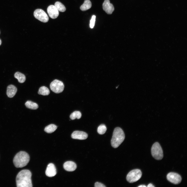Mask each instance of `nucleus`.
Instances as JSON below:
<instances>
[{"mask_svg": "<svg viewBox=\"0 0 187 187\" xmlns=\"http://www.w3.org/2000/svg\"><path fill=\"white\" fill-rule=\"evenodd\" d=\"M151 153L153 157L157 160H160L163 158V151L159 143L156 142L153 144L151 148Z\"/></svg>", "mask_w": 187, "mask_h": 187, "instance_id": "4", "label": "nucleus"}, {"mask_svg": "<svg viewBox=\"0 0 187 187\" xmlns=\"http://www.w3.org/2000/svg\"><path fill=\"white\" fill-rule=\"evenodd\" d=\"M56 174V170L55 165L52 163L48 164L45 171L46 175L49 177H52Z\"/></svg>", "mask_w": 187, "mask_h": 187, "instance_id": "12", "label": "nucleus"}, {"mask_svg": "<svg viewBox=\"0 0 187 187\" xmlns=\"http://www.w3.org/2000/svg\"><path fill=\"white\" fill-rule=\"evenodd\" d=\"M50 86L52 91L57 94L62 92L64 88V85L62 82L57 79H55L52 81Z\"/></svg>", "mask_w": 187, "mask_h": 187, "instance_id": "6", "label": "nucleus"}, {"mask_svg": "<svg viewBox=\"0 0 187 187\" xmlns=\"http://www.w3.org/2000/svg\"><path fill=\"white\" fill-rule=\"evenodd\" d=\"M31 176V173L29 170L24 169L20 171L16 177L17 187H32Z\"/></svg>", "mask_w": 187, "mask_h": 187, "instance_id": "1", "label": "nucleus"}, {"mask_svg": "<svg viewBox=\"0 0 187 187\" xmlns=\"http://www.w3.org/2000/svg\"><path fill=\"white\" fill-rule=\"evenodd\" d=\"M167 180L170 182L175 184H178L182 181L181 176L179 174L173 172L169 173L167 175Z\"/></svg>", "mask_w": 187, "mask_h": 187, "instance_id": "8", "label": "nucleus"}, {"mask_svg": "<svg viewBox=\"0 0 187 187\" xmlns=\"http://www.w3.org/2000/svg\"><path fill=\"white\" fill-rule=\"evenodd\" d=\"M142 173L139 169H134L130 171L127 174L126 179L129 183H132L138 180L141 177Z\"/></svg>", "mask_w": 187, "mask_h": 187, "instance_id": "5", "label": "nucleus"}, {"mask_svg": "<svg viewBox=\"0 0 187 187\" xmlns=\"http://www.w3.org/2000/svg\"><path fill=\"white\" fill-rule=\"evenodd\" d=\"M47 11L49 17L54 19L56 18L59 15V11L55 6L53 5H50L48 7Z\"/></svg>", "mask_w": 187, "mask_h": 187, "instance_id": "11", "label": "nucleus"}, {"mask_svg": "<svg viewBox=\"0 0 187 187\" xmlns=\"http://www.w3.org/2000/svg\"><path fill=\"white\" fill-rule=\"evenodd\" d=\"M1 43H2L1 41V39H0V45H1Z\"/></svg>", "mask_w": 187, "mask_h": 187, "instance_id": "27", "label": "nucleus"}, {"mask_svg": "<svg viewBox=\"0 0 187 187\" xmlns=\"http://www.w3.org/2000/svg\"><path fill=\"white\" fill-rule=\"evenodd\" d=\"M71 137L74 139L84 140L87 138L88 135L86 133L84 132L75 131L72 133Z\"/></svg>", "mask_w": 187, "mask_h": 187, "instance_id": "10", "label": "nucleus"}, {"mask_svg": "<svg viewBox=\"0 0 187 187\" xmlns=\"http://www.w3.org/2000/svg\"><path fill=\"white\" fill-rule=\"evenodd\" d=\"M92 4L89 0H85L83 4L80 7L81 10L84 11L90 9L91 7Z\"/></svg>", "mask_w": 187, "mask_h": 187, "instance_id": "15", "label": "nucleus"}, {"mask_svg": "<svg viewBox=\"0 0 187 187\" xmlns=\"http://www.w3.org/2000/svg\"><path fill=\"white\" fill-rule=\"evenodd\" d=\"M54 6L58 11L64 12L66 10V8L65 6L60 2L58 1L56 2Z\"/></svg>", "mask_w": 187, "mask_h": 187, "instance_id": "20", "label": "nucleus"}, {"mask_svg": "<svg viewBox=\"0 0 187 187\" xmlns=\"http://www.w3.org/2000/svg\"><path fill=\"white\" fill-rule=\"evenodd\" d=\"M34 17L39 21L46 23L49 20V17L46 12L41 9H37L36 10L34 13Z\"/></svg>", "mask_w": 187, "mask_h": 187, "instance_id": "7", "label": "nucleus"}, {"mask_svg": "<svg viewBox=\"0 0 187 187\" xmlns=\"http://www.w3.org/2000/svg\"><path fill=\"white\" fill-rule=\"evenodd\" d=\"M96 17L95 15L92 16L90 21V26L91 28H92L94 26L95 24Z\"/></svg>", "mask_w": 187, "mask_h": 187, "instance_id": "23", "label": "nucleus"}, {"mask_svg": "<svg viewBox=\"0 0 187 187\" xmlns=\"http://www.w3.org/2000/svg\"><path fill=\"white\" fill-rule=\"evenodd\" d=\"M125 138L124 133L123 130L119 127L115 128L111 140V146L114 148H117L123 142Z\"/></svg>", "mask_w": 187, "mask_h": 187, "instance_id": "3", "label": "nucleus"}, {"mask_svg": "<svg viewBox=\"0 0 187 187\" xmlns=\"http://www.w3.org/2000/svg\"><path fill=\"white\" fill-rule=\"evenodd\" d=\"M14 77L18 79L19 82L21 83H24L26 79L25 75L19 72H16L15 73Z\"/></svg>", "mask_w": 187, "mask_h": 187, "instance_id": "16", "label": "nucleus"}, {"mask_svg": "<svg viewBox=\"0 0 187 187\" xmlns=\"http://www.w3.org/2000/svg\"><path fill=\"white\" fill-rule=\"evenodd\" d=\"M29 161V154L25 152L20 151L15 155L13 162L16 167L21 168L26 165Z\"/></svg>", "mask_w": 187, "mask_h": 187, "instance_id": "2", "label": "nucleus"}, {"mask_svg": "<svg viewBox=\"0 0 187 187\" xmlns=\"http://www.w3.org/2000/svg\"><path fill=\"white\" fill-rule=\"evenodd\" d=\"M147 187H154V186L151 183L149 184L147 186Z\"/></svg>", "mask_w": 187, "mask_h": 187, "instance_id": "25", "label": "nucleus"}, {"mask_svg": "<svg viewBox=\"0 0 187 187\" xmlns=\"http://www.w3.org/2000/svg\"><path fill=\"white\" fill-rule=\"evenodd\" d=\"M104 11L108 14H111L114 10L113 4L110 3L109 0H105L102 5Z\"/></svg>", "mask_w": 187, "mask_h": 187, "instance_id": "9", "label": "nucleus"}, {"mask_svg": "<svg viewBox=\"0 0 187 187\" xmlns=\"http://www.w3.org/2000/svg\"><path fill=\"white\" fill-rule=\"evenodd\" d=\"M17 89L14 85H10L8 86L7 89L6 94L9 98L13 97L16 94L17 91Z\"/></svg>", "mask_w": 187, "mask_h": 187, "instance_id": "14", "label": "nucleus"}, {"mask_svg": "<svg viewBox=\"0 0 187 187\" xmlns=\"http://www.w3.org/2000/svg\"><path fill=\"white\" fill-rule=\"evenodd\" d=\"M25 105L27 108L31 109L36 110L38 107L37 104L30 101H27Z\"/></svg>", "mask_w": 187, "mask_h": 187, "instance_id": "17", "label": "nucleus"}, {"mask_svg": "<svg viewBox=\"0 0 187 187\" xmlns=\"http://www.w3.org/2000/svg\"><path fill=\"white\" fill-rule=\"evenodd\" d=\"M81 112L79 111H75L72 113L70 115V118L72 120H74L76 118L79 119L81 117Z\"/></svg>", "mask_w": 187, "mask_h": 187, "instance_id": "21", "label": "nucleus"}, {"mask_svg": "<svg viewBox=\"0 0 187 187\" xmlns=\"http://www.w3.org/2000/svg\"><path fill=\"white\" fill-rule=\"evenodd\" d=\"M138 187H146V186L145 185H139L138 186Z\"/></svg>", "mask_w": 187, "mask_h": 187, "instance_id": "26", "label": "nucleus"}, {"mask_svg": "<svg viewBox=\"0 0 187 187\" xmlns=\"http://www.w3.org/2000/svg\"><path fill=\"white\" fill-rule=\"evenodd\" d=\"M95 187H105L106 186L103 184L98 182H96L95 184Z\"/></svg>", "mask_w": 187, "mask_h": 187, "instance_id": "24", "label": "nucleus"}, {"mask_svg": "<svg viewBox=\"0 0 187 187\" xmlns=\"http://www.w3.org/2000/svg\"></svg>", "mask_w": 187, "mask_h": 187, "instance_id": "28", "label": "nucleus"}, {"mask_svg": "<svg viewBox=\"0 0 187 187\" xmlns=\"http://www.w3.org/2000/svg\"><path fill=\"white\" fill-rule=\"evenodd\" d=\"M57 128V126L53 124H50L46 126L44 130L48 133H51L55 131Z\"/></svg>", "mask_w": 187, "mask_h": 187, "instance_id": "18", "label": "nucleus"}, {"mask_svg": "<svg viewBox=\"0 0 187 187\" xmlns=\"http://www.w3.org/2000/svg\"><path fill=\"white\" fill-rule=\"evenodd\" d=\"M65 170L68 171H72L75 170L77 168L76 164L72 161H68L65 162L63 164Z\"/></svg>", "mask_w": 187, "mask_h": 187, "instance_id": "13", "label": "nucleus"}, {"mask_svg": "<svg viewBox=\"0 0 187 187\" xmlns=\"http://www.w3.org/2000/svg\"><path fill=\"white\" fill-rule=\"evenodd\" d=\"M106 130V126L104 124H102L98 128L97 132L99 134L102 135L105 132Z\"/></svg>", "mask_w": 187, "mask_h": 187, "instance_id": "22", "label": "nucleus"}, {"mask_svg": "<svg viewBox=\"0 0 187 187\" xmlns=\"http://www.w3.org/2000/svg\"><path fill=\"white\" fill-rule=\"evenodd\" d=\"M50 93L49 89L45 86H42L40 87L39 89L38 93L39 95L43 96L48 95Z\"/></svg>", "mask_w": 187, "mask_h": 187, "instance_id": "19", "label": "nucleus"}]
</instances>
